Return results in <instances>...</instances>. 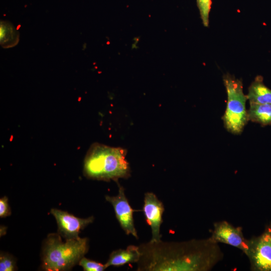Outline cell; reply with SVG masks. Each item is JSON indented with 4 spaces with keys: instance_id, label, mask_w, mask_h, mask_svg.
Masks as SVG:
<instances>
[{
    "instance_id": "cell-6",
    "label": "cell",
    "mask_w": 271,
    "mask_h": 271,
    "mask_svg": "<svg viewBox=\"0 0 271 271\" xmlns=\"http://www.w3.org/2000/svg\"><path fill=\"white\" fill-rule=\"evenodd\" d=\"M106 200L112 206L116 218L121 227L127 234H130L138 238L137 231L134 224L133 213L137 210L130 206L125 196L124 188L118 184V192L117 195H106Z\"/></svg>"
},
{
    "instance_id": "cell-13",
    "label": "cell",
    "mask_w": 271,
    "mask_h": 271,
    "mask_svg": "<svg viewBox=\"0 0 271 271\" xmlns=\"http://www.w3.org/2000/svg\"><path fill=\"white\" fill-rule=\"evenodd\" d=\"M19 32L8 21H1L0 24V43L4 48H10L16 46L19 42Z\"/></svg>"
},
{
    "instance_id": "cell-11",
    "label": "cell",
    "mask_w": 271,
    "mask_h": 271,
    "mask_svg": "<svg viewBox=\"0 0 271 271\" xmlns=\"http://www.w3.org/2000/svg\"><path fill=\"white\" fill-rule=\"evenodd\" d=\"M246 96L249 103H271V90L264 84L263 77L260 75L250 85Z\"/></svg>"
},
{
    "instance_id": "cell-16",
    "label": "cell",
    "mask_w": 271,
    "mask_h": 271,
    "mask_svg": "<svg viewBox=\"0 0 271 271\" xmlns=\"http://www.w3.org/2000/svg\"><path fill=\"white\" fill-rule=\"evenodd\" d=\"M16 269V261L11 255L1 253L0 255V270L14 271Z\"/></svg>"
},
{
    "instance_id": "cell-12",
    "label": "cell",
    "mask_w": 271,
    "mask_h": 271,
    "mask_svg": "<svg viewBox=\"0 0 271 271\" xmlns=\"http://www.w3.org/2000/svg\"><path fill=\"white\" fill-rule=\"evenodd\" d=\"M247 114L248 120L262 126L271 125V103H250Z\"/></svg>"
},
{
    "instance_id": "cell-14",
    "label": "cell",
    "mask_w": 271,
    "mask_h": 271,
    "mask_svg": "<svg viewBox=\"0 0 271 271\" xmlns=\"http://www.w3.org/2000/svg\"><path fill=\"white\" fill-rule=\"evenodd\" d=\"M196 2L203 24L205 27H207L209 26V17L211 8L212 0H196Z\"/></svg>"
},
{
    "instance_id": "cell-9",
    "label": "cell",
    "mask_w": 271,
    "mask_h": 271,
    "mask_svg": "<svg viewBox=\"0 0 271 271\" xmlns=\"http://www.w3.org/2000/svg\"><path fill=\"white\" fill-rule=\"evenodd\" d=\"M143 210L146 222L151 229V241H159L161 240L162 237L160 228L163 222L164 205L153 192H147L145 194Z\"/></svg>"
},
{
    "instance_id": "cell-10",
    "label": "cell",
    "mask_w": 271,
    "mask_h": 271,
    "mask_svg": "<svg viewBox=\"0 0 271 271\" xmlns=\"http://www.w3.org/2000/svg\"><path fill=\"white\" fill-rule=\"evenodd\" d=\"M141 257L139 246L130 245L125 249H118L113 251L106 263V267L110 266H120L127 263L138 262Z\"/></svg>"
},
{
    "instance_id": "cell-1",
    "label": "cell",
    "mask_w": 271,
    "mask_h": 271,
    "mask_svg": "<svg viewBox=\"0 0 271 271\" xmlns=\"http://www.w3.org/2000/svg\"><path fill=\"white\" fill-rule=\"evenodd\" d=\"M138 271H209L223 258L209 237L184 241H150L139 245Z\"/></svg>"
},
{
    "instance_id": "cell-8",
    "label": "cell",
    "mask_w": 271,
    "mask_h": 271,
    "mask_svg": "<svg viewBox=\"0 0 271 271\" xmlns=\"http://www.w3.org/2000/svg\"><path fill=\"white\" fill-rule=\"evenodd\" d=\"M50 213L56 220L58 233L65 239L79 237L80 231L92 223L94 219L93 216L78 218L66 211L55 208L52 209Z\"/></svg>"
},
{
    "instance_id": "cell-4",
    "label": "cell",
    "mask_w": 271,
    "mask_h": 271,
    "mask_svg": "<svg viewBox=\"0 0 271 271\" xmlns=\"http://www.w3.org/2000/svg\"><path fill=\"white\" fill-rule=\"evenodd\" d=\"M223 80L227 94L226 108L222 117L225 128L229 132L240 134L248 121L245 103L247 96L243 92L241 80L227 73Z\"/></svg>"
},
{
    "instance_id": "cell-15",
    "label": "cell",
    "mask_w": 271,
    "mask_h": 271,
    "mask_svg": "<svg viewBox=\"0 0 271 271\" xmlns=\"http://www.w3.org/2000/svg\"><path fill=\"white\" fill-rule=\"evenodd\" d=\"M85 271H103L107 267L105 264H102L83 257L79 262Z\"/></svg>"
},
{
    "instance_id": "cell-3",
    "label": "cell",
    "mask_w": 271,
    "mask_h": 271,
    "mask_svg": "<svg viewBox=\"0 0 271 271\" xmlns=\"http://www.w3.org/2000/svg\"><path fill=\"white\" fill-rule=\"evenodd\" d=\"M88 250L87 238L62 241L58 233H51L45 241L42 267L47 271H63L72 268L84 257Z\"/></svg>"
},
{
    "instance_id": "cell-17",
    "label": "cell",
    "mask_w": 271,
    "mask_h": 271,
    "mask_svg": "<svg viewBox=\"0 0 271 271\" xmlns=\"http://www.w3.org/2000/svg\"><path fill=\"white\" fill-rule=\"evenodd\" d=\"M11 214V209L8 203V199L6 196L0 199V217L4 218Z\"/></svg>"
},
{
    "instance_id": "cell-7",
    "label": "cell",
    "mask_w": 271,
    "mask_h": 271,
    "mask_svg": "<svg viewBox=\"0 0 271 271\" xmlns=\"http://www.w3.org/2000/svg\"><path fill=\"white\" fill-rule=\"evenodd\" d=\"M209 238L215 242L236 247L244 253L247 249L248 239L244 237L241 227H234L226 221L215 222Z\"/></svg>"
},
{
    "instance_id": "cell-18",
    "label": "cell",
    "mask_w": 271,
    "mask_h": 271,
    "mask_svg": "<svg viewBox=\"0 0 271 271\" xmlns=\"http://www.w3.org/2000/svg\"><path fill=\"white\" fill-rule=\"evenodd\" d=\"M86 43H84L82 46L83 50H85L86 48Z\"/></svg>"
},
{
    "instance_id": "cell-2",
    "label": "cell",
    "mask_w": 271,
    "mask_h": 271,
    "mask_svg": "<svg viewBox=\"0 0 271 271\" xmlns=\"http://www.w3.org/2000/svg\"><path fill=\"white\" fill-rule=\"evenodd\" d=\"M126 155L123 149L94 144L84 159V174L88 178L105 181L127 178L130 170Z\"/></svg>"
},
{
    "instance_id": "cell-5",
    "label": "cell",
    "mask_w": 271,
    "mask_h": 271,
    "mask_svg": "<svg viewBox=\"0 0 271 271\" xmlns=\"http://www.w3.org/2000/svg\"><path fill=\"white\" fill-rule=\"evenodd\" d=\"M245 254L249 259L250 270L271 271V223L266 226L261 235L248 239Z\"/></svg>"
}]
</instances>
